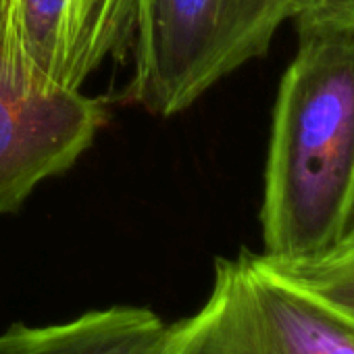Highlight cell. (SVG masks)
Segmentation results:
<instances>
[{
    "label": "cell",
    "instance_id": "8",
    "mask_svg": "<svg viewBox=\"0 0 354 354\" xmlns=\"http://www.w3.org/2000/svg\"><path fill=\"white\" fill-rule=\"evenodd\" d=\"M296 30H354V0H288Z\"/></svg>",
    "mask_w": 354,
    "mask_h": 354
},
{
    "label": "cell",
    "instance_id": "1",
    "mask_svg": "<svg viewBox=\"0 0 354 354\" xmlns=\"http://www.w3.org/2000/svg\"><path fill=\"white\" fill-rule=\"evenodd\" d=\"M354 213V30H298L273 109L261 207L263 254L327 250Z\"/></svg>",
    "mask_w": 354,
    "mask_h": 354
},
{
    "label": "cell",
    "instance_id": "7",
    "mask_svg": "<svg viewBox=\"0 0 354 354\" xmlns=\"http://www.w3.org/2000/svg\"><path fill=\"white\" fill-rule=\"evenodd\" d=\"M265 259L288 279L354 319V213L342 236L321 254L292 263Z\"/></svg>",
    "mask_w": 354,
    "mask_h": 354
},
{
    "label": "cell",
    "instance_id": "4",
    "mask_svg": "<svg viewBox=\"0 0 354 354\" xmlns=\"http://www.w3.org/2000/svg\"><path fill=\"white\" fill-rule=\"evenodd\" d=\"M138 0H0V73L28 92L82 90L136 36Z\"/></svg>",
    "mask_w": 354,
    "mask_h": 354
},
{
    "label": "cell",
    "instance_id": "5",
    "mask_svg": "<svg viewBox=\"0 0 354 354\" xmlns=\"http://www.w3.org/2000/svg\"><path fill=\"white\" fill-rule=\"evenodd\" d=\"M82 90L28 92L0 73V215L17 213L48 177L69 171L104 125Z\"/></svg>",
    "mask_w": 354,
    "mask_h": 354
},
{
    "label": "cell",
    "instance_id": "6",
    "mask_svg": "<svg viewBox=\"0 0 354 354\" xmlns=\"http://www.w3.org/2000/svg\"><path fill=\"white\" fill-rule=\"evenodd\" d=\"M167 323L146 306L117 304L50 325L13 323L0 354H162Z\"/></svg>",
    "mask_w": 354,
    "mask_h": 354
},
{
    "label": "cell",
    "instance_id": "3",
    "mask_svg": "<svg viewBox=\"0 0 354 354\" xmlns=\"http://www.w3.org/2000/svg\"><path fill=\"white\" fill-rule=\"evenodd\" d=\"M162 354H354V319L244 248L215 261L209 298L167 325Z\"/></svg>",
    "mask_w": 354,
    "mask_h": 354
},
{
    "label": "cell",
    "instance_id": "2",
    "mask_svg": "<svg viewBox=\"0 0 354 354\" xmlns=\"http://www.w3.org/2000/svg\"><path fill=\"white\" fill-rule=\"evenodd\" d=\"M288 19V0H138L127 98L156 117L180 115L263 57Z\"/></svg>",
    "mask_w": 354,
    "mask_h": 354
}]
</instances>
